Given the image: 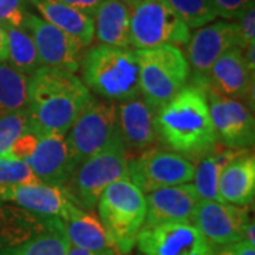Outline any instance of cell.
I'll list each match as a JSON object with an SVG mask.
<instances>
[{"label":"cell","mask_w":255,"mask_h":255,"mask_svg":"<svg viewBox=\"0 0 255 255\" xmlns=\"http://www.w3.org/2000/svg\"><path fill=\"white\" fill-rule=\"evenodd\" d=\"M67 255H119L117 251H108V253H94V251H88L84 248H78V247H70Z\"/></svg>","instance_id":"f35d334b"},{"label":"cell","mask_w":255,"mask_h":255,"mask_svg":"<svg viewBox=\"0 0 255 255\" xmlns=\"http://www.w3.org/2000/svg\"><path fill=\"white\" fill-rule=\"evenodd\" d=\"M199 85L206 92L210 117L220 143L231 149H248L254 145V115L246 102L220 95L207 85Z\"/></svg>","instance_id":"8fae6325"},{"label":"cell","mask_w":255,"mask_h":255,"mask_svg":"<svg viewBox=\"0 0 255 255\" xmlns=\"http://www.w3.org/2000/svg\"><path fill=\"white\" fill-rule=\"evenodd\" d=\"M28 77L13 68L10 64L0 63V118L27 108Z\"/></svg>","instance_id":"d4e9b609"},{"label":"cell","mask_w":255,"mask_h":255,"mask_svg":"<svg viewBox=\"0 0 255 255\" xmlns=\"http://www.w3.org/2000/svg\"><path fill=\"white\" fill-rule=\"evenodd\" d=\"M243 57H244V61H246L247 67L251 73L255 71V44H251L247 48L243 50Z\"/></svg>","instance_id":"8d00e7d4"},{"label":"cell","mask_w":255,"mask_h":255,"mask_svg":"<svg viewBox=\"0 0 255 255\" xmlns=\"http://www.w3.org/2000/svg\"><path fill=\"white\" fill-rule=\"evenodd\" d=\"M237 33V47L244 50L251 44H255V6L248 9L237 18L236 23Z\"/></svg>","instance_id":"1f68e13d"},{"label":"cell","mask_w":255,"mask_h":255,"mask_svg":"<svg viewBox=\"0 0 255 255\" xmlns=\"http://www.w3.org/2000/svg\"><path fill=\"white\" fill-rule=\"evenodd\" d=\"M214 255H233V254H231L230 248H224V250H221V251H219L217 254H214Z\"/></svg>","instance_id":"ab89813d"},{"label":"cell","mask_w":255,"mask_h":255,"mask_svg":"<svg viewBox=\"0 0 255 255\" xmlns=\"http://www.w3.org/2000/svg\"><path fill=\"white\" fill-rule=\"evenodd\" d=\"M85 87L111 102H125L140 97L136 50L127 47H92L81 60Z\"/></svg>","instance_id":"3957f363"},{"label":"cell","mask_w":255,"mask_h":255,"mask_svg":"<svg viewBox=\"0 0 255 255\" xmlns=\"http://www.w3.org/2000/svg\"><path fill=\"white\" fill-rule=\"evenodd\" d=\"M143 255H214V247L190 220L143 226L136 238Z\"/></svg>","instance_id":"30bf717a"},{"label":"cell","mask_w":255,"mask_h":255,"mask_svg":"<svg viewBox=\"0 0 255 255\" xmlns=\"http://www.w3.org/2000/svg\"><path fill=\"white\" fill-rule=\"evenodd\" d=\"M37 142H38V135L36 132H33L31 129H28L13 142V145L10 146V149L4 156H9V157H13V159L26 162L28 157L31 156V153L34 152Z\"/></svg>","instance_id":"d6a6232c"},{"label":"cell","mask_w":255,"mask_h":255,"mask_svg":"<svg viewBox=\"0 0 255 255\" xmlns=\"http://www.w3.org/2000/svg\"><path fill=\"white\" fill-rule=\"evenodd\" d=\"M40 183L27 162L9 156H0V184Z\"/></svg>","instance_id":"f546056e"},{"label":"cell","mask_w":255,"mask_h":255,"mask_svg":"<svg viewBox=\"0 0 255 255\" xmlns=\"http://www.w3.org/2000/svg\"><path fill=\"white\" fill-rule=\"evenodd\" d=\"M129 180L145 194L169 186L190 183L194 163L170 149L149 147L128 160Z\"/></svg>","instance_id":"9c48e42d"},{"label":"cell","mask_w":255,"mask_h":255,"mask_svg":"<svg viewBox=\"0 0 255 255\" xmlns=\"http://www.w3.org/2000/svg\"><path fill=\"white\" fill-rule=\"evenodd\" d=\"M28 4V0H0V26L26 27V21L31 14Z\"/></svg>","instance_id":"4dcf8cb0"},{"label":"cell","mask_w":255,"mask_h":255,"mask_svg":"<svg viewBox=\"0 0 255 255\" xmlns=\"http://www.w3.org/2000/svg\"><path fill=\"white\" fill-rule=\"evenodd\" d=\"M50 24L77 40L84 48L90 47L95 38L94 17L65 4L61 0H28Z\"/></svg>","instance_id":"7402d4cb"},{"label":"cell","mask_w":255,"mask_h":255,"mask_svg":"<svg viewBox=\"0 0 255 255\" xmlns=\"http://www.w3.org/2000/svg\"><path fill=\"white\" fill-rule=\"evenodd\" d=\"M7 61L20 73L33 75L41 67L36 44L26 28L7 27Z\"/></svg>","instance_id":"4316f807"},{"label":"cell","mask_w":255,"mask_h":255,"mask_svg":"<svg viewBox=\"0 0 255 255\" xmlns=\"http://www.w3.org/2000/svg\"><path fill=\"white\" fill-rule=\"evenodd\" d=\"M61 1H64L68 6H73L75 9L81 10L90 16H94V13L97 11L104 0H61Z\"/></svg>","instance_id":"e575fe53"},{"label":"cell","mask_w":255,"mask_h":255,"mask_svg":"<svg viewBox=\"0 0 255 255\" xmlns=\"http://www.w3.org/2000/svg\"><path fill=\"white\" fill-rule=\"evenodd\" d=\"M199 84L207 85L211 90L234 100L250 98L254 92V73L247 67L243 50L233 47L220 57L204 78H197Z\"/></svg>","instance_id":"2e32d148"},{"label":"cell","mask_w":255,"mask_h":255,"mask_svg":"<svg viewBox=\"0 0 255 255\" xmlns=\"http://www.w3.org/2000/svg\"><path fill=\"white\" fill-rule=\"evenodd\" d=\"M98 219L119 255H128L146 219V196L129 179L108 186L97 203Z\"/></svg>","instance_id":"277c9868"},{"label":"cell","mask_w":255,"mask_h":255,"mask_svg":"<svg viewBox=\"0 0 255 255\" xmlns=\"http://www.w3.org/2000/svg\"><path fill=\"white\" fill-rule=\"evenodd\" d=\"M24 28L34 40L41 67L65 70L74 74L80 70L84 47L73 37L34 13L28 16Z\"/></svg>","instance_id":"4fadbf2b"},{"label":"cell","mask_w":255,"mask_h":255,"mask_svg":"<svg viewBox=\"0 0 255 255\" xmlns=\"http://www.w3.org/2000/svg\"><path fill=\"white\" fill-rule=\"evenodd\" d=\"M246 149H231L216 143L207 152L194 159L193 186L200 200H219V180L223 169Z\"/></svg>","instance_id":"603a6c76"},{"label":"cell","mask_w":255,"mask_h":255,"mask_svg":"<svg viewBox=\"0 0 255 255\" xmlns=\"http://www.w3.org/2000/svg\"><path fill=\"white\" fill-rule=\"evenodd\" d=\"M190 221L213 246H233L244 240L250 216L247 207L219 200H200Z\"/></svg>","instance_id":"7c38bea8"},{"label":"cell","mask_w":255,"mask_h":255,"mask_svg":"<svg viewBox=\"0 0 255 255\" xmlns=\"http://www.w3.org/2000/svg\"><path fill=\"white\" fill-rule=\"evenodd\" d=\"M40 183L64 187L74 169L65 135H41L36 149L26 160Z\"/></svg>","instance_id":"e0dca14e"},{"label":"cell","mask_w":255,"mask_h":255,"mask_svg":"<svg viewBox=\"0 0 255 255\" xmlns=\"http://www.w3.org/2000/svg\"><path fill=\"white\" fill-rule=\"evenodd\" d=\"M70 247L71 244L64 233L61 221L57 227L40 233L17 246L0 248V255H67Z\"/></svg>","instance_id":"484cf974"},{"label":"cell","mask_w":255,"mask_h":255,"mask_svg":"<svg viewBox=\"0 0 255 255\" xmlns=\"http://www.w3.org/2000/svg\"><path fill=\"white\" fill-rule=\"evenodd\" d=\"M220 201L248 207L255 197V159L246 149L223 169L219 180Z\"/></svg>","instance_id":"ffe728a7"},{"label":"cell","mask_w":255,"mask_h":255,"mask_svg":"<svg viewBox=\"0 0 255 255\" xmlns=\"http://www.w3.org/2000/svg\"><path fill=\"white\" fill-rule=\"evenodd\" d=\"M117 133V105L111 101L91 97L65 133L74 170L84 160L102 150Z\"/></svg>","instance_id":"ba28073f"},{"label":"cell","mask_w":255,"mask_h":255,"mask_svg":"<svg viewBox=\"0 0 255 255\" xmlns=\"http://www.w3.org/2000/svg\"><path fill=\"white\" fill-rule=\"evenodd\" d=\"M156 112L142 97L121 102L117 107L119 133L127 149L143 152L155 145L159 139Z\"/></svg>","instance_id":"ac0fdd59"},{"label":"cell","mask_w":255,"mask_h":255,"mask_svg":"<svg viewBox=\"0 0 255 255\" xmlns=\"http://www.w3.org/2000/svg\"><path fill=\"white\" fill-rule=\"evenodd\" d=\"M191 33L166 0H136L130 18V47L145 50L187 44Z\"/></svg>","instance_id":"52a82bcc"},{"label":"cell","mask_w":255,"mask_h":255,"mask_svg":"<svg viewBox=\"0 0 255 255\" xmlns=\"http://www.w3.org/2000/svg\"><path fill=\"white\" fill-rule=\"evenodd\" d=\"M217 17L226 20H237L255 0H211Z\"/></svg>","instance_id":"836d02e7"},{"label":"cell","mask_w":255,"mask_h":255,"mask_svg":"<svg viewBox=\"0 0 255 255\" xmlns=\"http://www.w3.org/2000/svg\"><path fill=\"white\" fill-rule=\"evenodd\" d=\"M136 57L140 97L159 111L189 81L187 58L179 47L172 44L136 50Z\"/></svg>","instance_id":"8992f818"},{"label":"cell","mask_w":255,"mask_h":255,"mask_svg":"<svg viewBox=\"0 0 255 255\" xmlns=\"http://www.w3.org/2000/svg\"><path fill=\"white\" fill-rule=\"evenodd\" d=\"M128 160V149L118 129L108 145L74 170L64 189L80 209L92 211L108 186L129 179Z\"/></svg>","instance_id":"5b68a950"},{"label":"cell","mask_w":255,"mask_h":255,"mask_svg":"<svg viewBox=\"0 0 255 255\" xmlns=\"http://www.w3.org/2000/svg\"><path fill=\"white\" fill-rule=\"evenodd\" d=\"M145 196L146 219L143 226L190 220L200 201L193 183L157 189Z\"/></svg>","instance_id":"d6986e66"},{"label":"cell","mask_w":255,"mask_h":255,"mask_svg":"<svg viewBox=\"0 0 255 255\" xmlns=\"http://www.w3.org/2000/svg\"><path fill=\"white\" fill-rule=\"evenodd\" d=\"M0 203H11L30 213L63 221L78 209L64 187L44 183L0 184Z\"/></svg>","instance_id":"5bb4252c"},{"label":"cell","mask_w":255,"mask_h":255,"mask_svg":"<svg viewBox=\"0 0 255 255\" xmlns=\"http://www.w3.org/2000/svg\"><path fill=\"white\" fill-rule=\"evenodd\" d=\"M237 46L236 23L211 21L193 33L187 41V63L199 77H206L213 64Z\"/></svg>","instance_id":"9a60e30c"},{"label":"cell","mask_w":255,"mask_h":255,"mask_svg":"<svg viewBox=\"0 0 255 255\" xmlns=\"http://www.w3.org/2000/svg\"><path fill=\"white\" fill-rule=\"evenodd\" d=\"M7 61V36L6 28L0 26V63Z\"/></svg>","instance_id":"74e56055"},{"label":"cell","mask_w":255,"mask_h":255,"mask_svg":"<svg viewBox=\"0 0 255 255\" xmlns=\"http://www.w3.org/2000/svg\"><path fill=\"white\" fill-rule=\"evenodd\" d=\"M157 136L176 153L199 157L219 139L210 117L206 92L199 84H186L156 112Z\"/></svg>","instance_id":"7a4b0ae2"},{"label":"cell","mask_w":255,"mask_h":255,"mask_svg":"<svg viewBox=\"0 0 255 255\" xmlns=\"http://www.w3.org/2000/svg\"><path fill=\"white\" fill-rule=\"evenodd\" d=\"M136 0H104L94 13L95 37L100 44L130 47V18Z\"/></svg>","instance_id":"44dd1931"},{"label":"cell","mask_w":255,"mask_h":255,"mask_svg":"<svg viewBox=\"0 0 255 255\" xmlns=\"http://www.w3.org/2000/svg\"><path fill=\"white\" fill-rule=\"evenodd\" d=\"M189 28H200L217 18L211 0H166Z\"/></svg>","instance_id":"83f0119b"},{"label":"cell","mask_w":255,"mask_h":255,"mask_svg":"<svg viewBox=\"0 0 255 255\" xmlns=\"http://www.w3.org/2000/svg\"><path fill=\"white\" fill-rule=\"evenodd\" d=\"M63 221V220H61ZM64 233L73 247L84 248L94 253L115 251L101 220L91 211L80 207L63 221Z\"/></svg>","instance_id":"cb8c5ba5"},{"label":"cell","mask_w":255,"mask_h":255,"mask_svg":"<svg viewBox=\"0 0 255 255\" xmlns=\"http://www.w3.org/2000/svg\"><path fill=\"white\" fill-rule=\"evenodd\" d=\"M230 251L233 255H255V246L243 240L240 243L230 246Z\"/></svg>","instance_id":"d590c367"},{"label":"cell","mask_w":255,"mask_h":255,"mask_svg":"<svg viewBox=\"0 0 255 255\" xmlns=\"http://www.w3.org/2000/svg\"><path fill=\"white\" fill-rule=\"evenodd\" d=\"M27 112L18 111L0 118V156H4L20 135L28 130Z\"/></svg>","instance_id":"f1b7e54d"},{"label":"cell","mask_w":255,"mask_h":255,"mask_svg":"<svg viewBox=\"0 0 255 255\" xmlns=\"http://www.w3.org/2000/svg\"><path fill=\"white\" fill-rule=\"evenodd\" d=\"M91 97L74 73L40 67L28 77V127L38 136L65 135Z\"/></svg>","instance_id":"6da1fadb"}]
</instances>
